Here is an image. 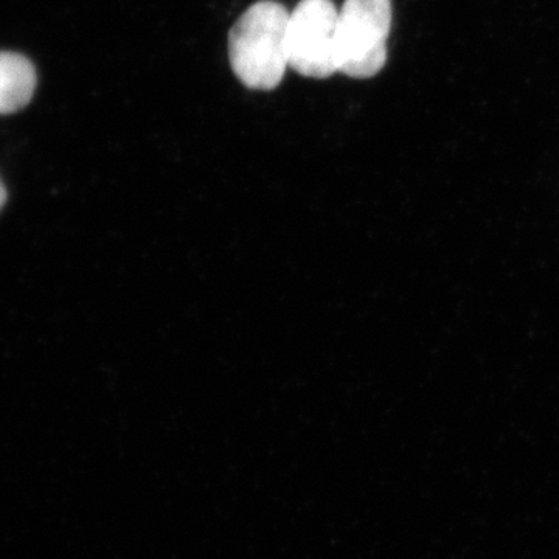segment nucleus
Returning <instances> with one entry per match:
<instances>
[{
	"mask_svg": "<svg viewBox=\"0 0 559 559\" xmlns=\"http://www.w3.org/2000/svg\"><path fill=\"white\" fill-rule=\"evenodd\" d=\"M289 11L278 2L253 3L235 22L229 35V60L245 86L272 91L282 83L288 57Z\"/></svg>",
	"mask_w": 559,
	"mask_h": 559,
	"instance_id": "nucleus-1",
	"label": "nucleus"
},
{
	"mask_svg": "<svg viewBox=\"0 0 559 559\" xmlns=\"http://www.w3.org/2000/svg\"><path fill=\"white\" fill-rule=\"evenodd\" d=\"M390 0H345L340 10V72L371 79L388 61Z\"/></svg>",
	"mask_w": 559,
	"mask_h": 559,
	"instance_id": "nucleus-2",
	"label": "nucleus"
},
{
	"mask_svg": "<svg viewBox=\"0 0 559 559\" xmlns=\"http://www.w3.org/2000/svg\"><path fill=\"white\" fill-rule=\"evenodd\" d=\"M340 10L331 0H300L289 11V68L308 79L340 72Z\"/></svg>",
	"mask_w": 559,
	"mask_h": 559,
	"instance_id": "nucleus-3",
	"label": "nucleus"
},
{
	"mask_svg": "<svg viewBox=\"0 0 559 559\" xmlns=\"http://www.w3.org/2000/svg\"><path fill=\"white\" fill-rule=\"evenodd\" d=\"M36 90V70L20 53L0 51V114L17 112L31 103Z\"/></svg>",
	"mask_w": 559,
	"mask_h": 559,
	"instance_id": "nucleus-4",
	"label": "nucleus"
},
{
	"mask_svg": "<svg viewBox=\"0 0 559 559\" xmlns=\"http://www.w3.org/2000/svg\"><path fill=\"white\" fill-rule=\"evenodd\" d=\"M7 202V190L5 187H3V183L0 182V210H2L3 205H5Z\"/></svg>",
	"mask_w": 559,
	"mask_h": 559,
	"instance_id": "nucleus-5",
	"label": "nucleus"
}]
</instances>
